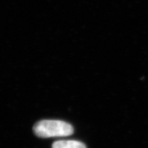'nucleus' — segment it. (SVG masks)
<instances>
[{
    "instance_id": "nucleus-1",
    "label": "nucleus",
    "mask_w": 148,
    "mask_h": 148,
    "mask_svg": "<svg viewBox=\"0 0 148 148\" xmlns=\"http://www.w3.org/2000/svg\"><path fill=\"white\" fill-rule=\"evenodd\" d=\"M33 130L36 136L42 138L67 136L73 133L71 124L60 120H42L37 122Z\"/></svg>"
},
{
    "instance_id": "nucleus-2",
    "label": "nucleus",
    "mask_w": 148,
    "mask_h": 148,
    "mask_svg": "<svg viewBox=\"0 0 148 148\" xmlns=\"http://www.w3.org/2000/svg\"><path fill=\"white\" fill-rule=\"evenodd\" d=\"M52 148H86L82 142L75 140H61L53 143Z\"/></svg>"
}]
</instances>
